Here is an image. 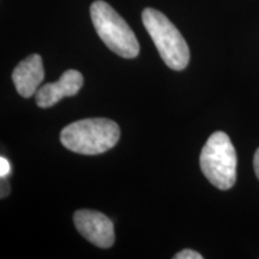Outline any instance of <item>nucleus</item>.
I'll use <instances>...</instances> for the list:
<instances>
[{
  "label": "nucleus",
  "mask_w": 259,
  "mask_h": 259,
  "mask_svg": "<svg viewBox=\"0 0 259 259\" xmlns=\"http://www.w3.org/2000/svg\"><path fill=\"white\" fill-rule=\"evenodd\" d=\"M84 78L77 70H67L56 83L45 84L35 94V101L40 108H50L61 99L74 96L82 89Z\"/></svg>",
  "instance_id": "423d86ee"
},
{
  "label": "nucleus",
  "mask_w": 259,
  "mask_h": 259,
  "mask_svg": "<svg viewBox=\"0 0 259 259\" xmlns=\"http://www.w3.org/2000/svg\"><path fill=\"white\" fill-rule=\"evenodd\" d=\"M120 138L116 122L105 118L83 119L61 130L60 142L65 148L80 155H99L115 147Z\"/></svg>",
  "instance_id": "f257e3e1"
},
{
  "label": "nucleus",
  "mask_w": 259,
  "mask_h": 259,
  "mask_svg": "<svg viewBox=\"0 0 259 259\" xmlns=\"http://www.w3.org/2000/svg\"><path fill=\"white\" fill-rule=\"evenodd\" d=\"M44 78V63L38 54H31L27 59L22 60L12 72V80L16 89L19 95L25 99H29L37 93Z\"/></svg>",
  "instance_id": "0eeeda50"
},
{
  "label": "nucleus",
  "mask_w": 259,
  "mask_h": 259,
  "mask_svg": "<svg viewBox=\"0 0 259 259\" xmlns=\"http://www.w3.org/2000/svg\"><path fill=\"white\" fill-rule=\"evenodd\" d=\"M10 193V184L6 178H2V198L8 197Z\"/></svg>",
  "instance_id": "9d476101"
},
{
  "label": "nucleus",
  "mask_w": 259,
  "mask_h": 259,
  "mask_svg": "<svg viewBox=\"0 0 259 259\" xmlns=\"http://www.w3.org/2000/svg\"><path fill=\"white\" fill-rule=\"evenodd\" d=\"M142 21L164 64L176 71L185 69L190 63V50L176 25L162 12L151 8L143 10Z\"/></svg>",
  "instance_id": "7ed1b4c3"
},
{
  "label": "nucleus",
  "mask_w": 259,
  "mask_h": 259,
  "mask_svg": "<svg viewBox=\"0 0 259 259\" xmlns=\"http://www.w3.org/2000/svg\"><path fill=\"white\" fill-rule=\"evenodd\" d=\"M200 169L210 183L219 190H229L236 181V153L234 145L225 132L210 136L202 149Z\"/></svg>",
  "instance_id": "20e7f679"
},
{
  "label": "nucleus",
  "mask_w": 259,
  "mask_h": 259,
  "mask_svg": "<svg viewBox=\"0 0 259 259\" xmlns=\"http://www.w3.org/2000/svg\"><path fill=\"white\" fill-rule=\"evenodd\" d=\"M253 167H254V171H255V176L259 179V148L257 149L254 154V158H253Z\"/></svg>",
  "instance_id": "9b49d317"
},
{
  "label": "nucleus",
  "mask_w": 259,
  "mask_h": 259,
  "mask_svg": "<svg viewBox=\"0 0 259 259\" xmlns=\"http://www.w3.org/2000/svg\"><path fill=\"white\" fill-rule=\"evenodd\" d=\"M174 259H202L203 255L198 253L197 251L190 250V248H186V250H183L173 257Z\"/></svg>",
  "instance_id": "6e6552de"
},
{
  "label": "nucleus",
  "mask_w": 259,
  "mask_h": 259,
  "mask_svg": "<svg viewBox=\"0 0 259 259\" xmlns=\"http://www.w3.org/2000/svg\"><path fill=\"white\" fill-rule=\"evenodd\" d=\"M90 17L100 38L115 54L132 59L139 54V44L135 32L111 5L96 0L90 6Z\"/></svg>",
  "instance_id": "f03ea898"
},
{
  "label": "nucleus",
  "mask_w": 259,
  "mask_h": 259,
  "mask_svg": "<svg viewBox=\"0 0 259 259\" xmlns=\"http://www.w3.org/2000/svg\"><path fill=\"white\" fill-rule=\"evenodd\" d=\"M79 234L97 247L109 248L115 241L114 227L105 213L95 210H78L73 215Z\"/></svg>",
  "instance_id": "39448f33"
},
{
  "label": "nucleus",
  "mask_w": 259,
  "mask_h": 259,
  "mask_svg": "<svg viewBox=\"0 0 259 259\" xmlns=\"http://www.w3.org/2000/svg\"><path fill=\"white\" fill-rule=\"evenodd\" d=\"M11 170V166H10L9 161L5 157H0V177L8 178Z\"/></svg>",
  "instance_id": "1a4fd4ad"
}]
</instances>
